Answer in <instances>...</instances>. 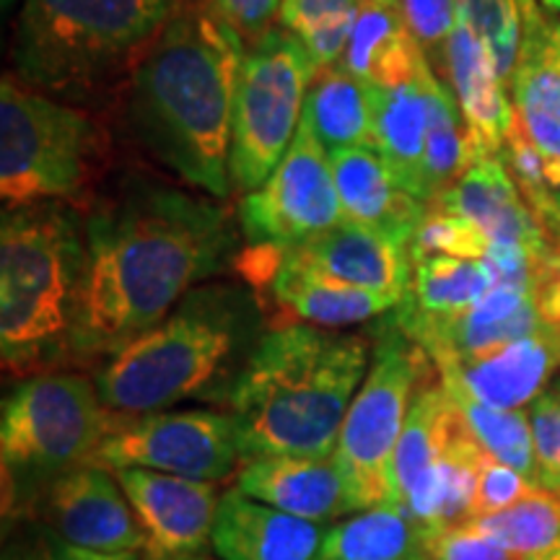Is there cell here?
I'll list each match as a JSON object with an SVG mask.
<instances>
[{"label":"cell","instance_id":"cell-1","mask_svg":"<svg viewBox=\"0 0 560 560\" xmlns=\"http://www.w3.org/2000/svg\"><path fill=\"white\" fill-rule=\"evenodd\" d=\"M240 215L210 195L125 177L86 213V278L73 335L75 366L104 359L151 330L192 289L242 255Z\"/></svg>","mask_w":560,"mask_h":560},{"label":"cell","instance_id":"cell-2","mask_svg":"<svg viewBox=\"0 0 560 560\" xmlns=\"http://www.w3.org/2000/svg\"><path fill=\"white\" fill-rule=\"evenodd\" d=\"M244 52L247 42L200 0H179L130 75L128 122L138 143L215 200L234 190L231 122Z\"/></svg>","mask_w":560,"mask_h":560},{"label":"cell","instance_id":"cell-3","mask_svg":"<svg viewBox=\"0 0 560 560\" xmlns=\"http://www.w3.org/2000/svg\"><path fill=\"white\" fill-rule=\"evenodd\" d=\"M268 330L262 301L249 283L208 280L159 325L104 359L94 369L96 389L117 416L187 402L229 408Z\"/></svg>","mask_w":560,"mask_h":560},{"label":"cell","instance_id":"cell-4","mask_svg":"<svg viewBox=\"0 0 560 560\" xmlns=\"http://www.w3.org/2000/svg\"><path fill=\"white\" fill-rule=\"evenodd\" d=\"M371 350V332L306 322L270 327L229 405L244 462L276 454H335L350 402L366 380Z\"/></svg>","mask_w":560,"mask_h":560},{"label":"cell","instance_id":"cell-5","mask_svg":"<svg viewBox=\"0 0 560 560\" xmlns=\"http://www.w3.org/2000/svg\"><path fill=\"white\" fill-rule=\"evenodd\" d=\"M86 278V213L70 202L3 210L0 353L16 380L75 369L73 335Z\"/></svg>","mask_w":560,"mask_h":560},{"label":"cell","instance_id":"cell-6","mask_svg":"<svg viewBox=\"0 0 560 560\" xmlns=\"http://www.w3.org/2000/svg\"><path fill=\"white\" fill-rule=\"evenodd\" d=\"M179 0H24L13 75L52 100H91L132 70Z\"/></svg>","mask_w":560,"mask_h":560},{"label":"cell","instance_id":"cell-7","mask_svg":"<svg viewBox=\"0 0 560 560\" xmlns=\"http://www.w3.org/2000/svg\"><path fill=\"white\" fill-rule=\"evenodd\" d=\"M107 140L94 117L52 100L13 73L0 83V198L3 210L34 202L94 200Z\"/></svg>","mask_w":560,"mask_h":560},{"label":"cell","instance_id":"cell-8","mask_svg":"<svg viewBox=\"0 0 560 560\" xmlns=\"http://www.w3.org/2000/svg\"><path fill=\"white\" fill-rule=\"evenodd\" d=\"M117 412L104 405L94 376L73 369L19 380L3 400V514L16 516L42 482L96 462Z\"/></svg>","mask_w":560,"mask_h":560},{"label":"cell","instance_id":"cell-9","mask_svg":"<svg viewBox=\"0 0 560 560\" xmlns=\"http://www.w3.org/2000/svg\"><path fill=\"white\" fill-rule=\"evenodd\" d=\"M371 340L374 350L366 380L350 402L335 446V459L355 511L397 503V446L420 387L439 374L429 353L392 319V314L376 319Z\"/></svg>","mask_w":560,"mask_h":560},{"label":"cell","instance_id":"cell-10","mask_svg":"<svg viewBox=\"0 0 560 560\" xmlns=\"http://www.w3.org/2000/svg\"><path fill=\"white\" fill-rule=\"evenodd\" d=\"M317 73L306 47L276 26L247 45L231 122V185L252 192L285 156Z\"/></svg>","mask_w":560,"mask_h":560},{"label":"cell","instance_id":"cell-11","mask_svg":"<svg viewBox=\"0 0 560 560\" xmlns=\"http://www.w3.org/2000/svg\"><path fill=\"white\" fill-rule=\"evenodd\" d=\"M96 465L107 470L143 467L179 478L221 482L242 470L244 452L229 408H172L117 416Z\"/></svg>","mask_w":560,"mask_h":560},{"label":"cell","instance_id":"cell-12","mask_svg":"<svg viewBox=\"0 0 560 560\" xmlns=\"http://www.w3.org/2000/svg\"><path fill=\"white\" fill-rule=\"evenodd\" d=\"M240 226L247 247L283 255L325 234L346 219L330 164V151L312 122L301 117L296 138L265 179L240 202Z\"/></svg>","mask_w":560,"mask_h":560},{"label":"cell","instance_id":"cell-13","mask_svg":"<svg viewBox=\"0 0 560 560\" xmlns=\"http://www.w3.org/2000/svg\"><path fill=\"white\" fill-rule=\"evenodd\" d=\"M19 514L39 522L50 537L86 550H145V535L120 480L96 462L42 482L26 495Z\"/></svg>","mask_w":560,"mask_h":560},{"label":"cell","instance_id":"cell-14","mask_svg":"<svg viewBox=\"0 0 560 560\" xmlns=\"http://www.w3.org/2000/svg\"><path fill=\"white\" fill-rule=\"evenodd\" d=\"M115 475L145 535V560H174L208 550L223 499L219 482L143 467H122Z\"/></svg>","mask_w":560,"mask_h":560},{"label":"cell","instance_id":"cell-15","mask_svg":"<svg viewBox=\"0 0 560 560\" xmlns=\"http://www.w3.org/2000/svg\"><path fill=\"white\" fill-rule=\"evenodd\" d=\"M522 42L509 91L514 120L540 153L545 177L560 190V19L540 5V0H520Z\"/></svg>","mask_w":560,"mask_h":560},{"label":"cell","instance_id":"cell-16","mask_svg":"<svg viewBox=\"0 0 560 560\" xmlns=\"http://www.w3.org/2000/svg\"><path fill=\"white\" fill-rule=\"evenodd\" d=\"M389 314L429 353L433 366L501 348L506 342L540 330L545 325L540 310H537L535 293L503 283L459 314L433 317V314L408 312L402 306H397Z\"/></svg>","mask_w":560,"mask_h":560},{"label":"cell","instance_id":"cell-17","mask_svg":"<svg viewBox=\"0 0 560 560\" xmlns=\"http://www.w3.org/2000/svg\"><path fill=\"white\" fill-rule=\"evenodd\" d=\"M558 369L560 327L548 322L501 348L436 363L446 389L501 410H527L556 380Z\"/></svg>","mask_w":560,"mask_h":560},{"label":"cell","instance_id":"cell-18","mask_svg":"<svg viewBox=\"0 0 560 560\" xmlns=\"http://www.w3.org/2000/svg\"><path fill=\"white\" fill-rule=\"evenodd\" d=\"M446 86L459 104L462 120L470 132L475 161L499 159L514 122V107L509 100V83L501 75L499 62L470 24L465 13H457V24L444 47Z\"/></svg>","mask_w":560,"mask_h":560},{"label":"cell","instance_id":"cell-19","mask_svg":"<svg viewBox=\"0 0 560 560\" xmlns=\"http://www.w3.org/2000/svg\"><path fill=\"white\" fill-rule=\"evenodd\" d=\"M429 206L475 223L493 247H520L537 257L550 252L540 219L501 159H478Z\"/></svg>","mask_w":560,"mask_h":560},{"label":"cell","instance_id":"cell-20","mask_svg":"<svg viewBox=\"0 0 560 560\" xmlns=\"http://www.w3.org/2000/svg\"><path fill=\"white\" fill-rule=\"evenodd\" d=\"M283 255L350 285L397 299L400 304L410 291L412 257L408 244L348 219Z\"/></svg>","mask_w":560,"mask_h":560},{"label":"cell","instance_id":"cell-21","mask_svg":"<svg viewBox=\"0 0 560 560\" xmlns=\"http://www.w3.org/2000/svg\"><path fill=\"white\" fill-rule=\"evenodd\" d=\"M236 488L249 499L317 524L355 514L335 454L330 457L276 454V457L247 459L236 472Z\"/></svg>","mask_w":560,"mask_h":560},{"label":"cell","instance_id":"cell-22","mask_svg":"<svg viewBox=\"0 0 560 560\" xmlns=\"http://www.w3.org/2000/svg\"><path fill=\"white\" fill-rule=\"evenodd\" d=\"M325 524L299 520L229 488L221 499L210 548L221 560H314Z\"/></svg>","mask_w":560,"mask_h":560},{"label":"cell","instance_id":"cell-23","mask_svg":"<svg viewBox=\"0 0 560 560\" xmlns=\"http://www.w3.org/2000/svg\"><path fill=\"white\" fill-rule=\"evenodd\" d=\"M330 164L346 219L384 231L410 247L429 206L405 190L387 161L369 145H355L330 151Z\"/></svg>","mask_w":560,"mask_h":560},{"label":"cell","instance_id":"cell-24","mask_svg":"<svg viewBox=\"0 0 560 560\" xmlns=\"http://www.w3.org/2000/svg\"><path fill=\"white\" fill-rule=\"evenodd\" d=\"M268 289L285 314L306 325L346 330L387 317L400 301L350 285L325 272L306 268L289 255H280Z\"/></svg>","mask_w":560,"mask_h":560},{"label":"cell","instance_id":"cell-25","mask_svg":"<svg viewBox=\"0 0 560 560\" xmlns=\"http://www.w3.org/2000/svg\"><path fill=\"white\" fill-rule=\"evenodd\" d=\"M433 66L429 60L410 81L380 89L371 149L387 161L405 190L423 200V159L429 138V94ZM425 202V200H423Z\"/></svg>","mask_w":560,"mask_h":560},{"label":"cell","instance_id":"cell-26","mask_svg":"<svg viewBox=\"0 0 560 560\" xmlns=\"http://www.w3.org/2000/svg\"><path fill=\"white\" fill-rule=\"evenodd\" d=\"M425 60L405 21L400 0H363L342 66L376 89H392L410 81Z\"/></svg>","mask_w":560,"mask_h":560},{"label":"cell","instance_id":"cell-27","mask_svg":"<svg viewBox=\"0 0 560 560\" xmlns=\"http://www.w3.org/2000/svg\"><path fill=\"white\" fill-rule=\"evenodd\" d=\"M380 89L363 81L342 62L319 68L306 94L304 117L312 122L327 151L369 145L374 136V115Z\"/></svg>","mask_w":560,"mask_h":560},{"label":"cell","instance_id":"cell-28","mask_svg":"<svg viewBox=\"0 0 560 560\" xmlns=\"http://www.w3.org/2000/svg\"><path fill=\"white\" fill-rule=\"evenodd\" d=\"M314 560H429L423 535L397 503L355 511L325 529Z\"/></svg>","mask_w":560,"mask_h":560},{"label":"cell","instance_id":"cell-29","mask_svg":"<svg viewBox=\"0 0 560 560\" xmlns=\"http://www.w3.org/2000/svg\"><path fill=\"white\" fill-rule=\"evenodd\" d=\"M499 285L495 270L488 260H465V257L429 255L412 262V280L402 310L418 314L467 312L482 296Z\"/></svg>","mask_w":560,"mask_h":560},{"label":"cell","instance_id":"cell-30","mask_svg":"<svg viewBox=\"0 0 560 560\" xmlns=\"http://www.w3.org/2000/svg\"><path fill=\"white\" fill-rule=\"evenodd\" d=\"M475 164V151L459 104L452 89L433 73L429 94V138L423 159V200L425 206L450 190L462 174Z\"/></svg>","mask_w":560,"mask_h":560},{"label":"cell","instance_id":"cell-31","mask_svg":"<svg viewBox=\"0 0 560 560\" xmlns=\"http://www.w3.org/2000/svg\"><path fill=\"white\" fill-rule=\"evenodd\" d=\"M465 524L503 545L516 560L545 556L560 548V493L537 486L514 506Z\"/></svg>","mask_w":560,"mask_h":560},{"label":"cell","instance_id":"cell-32","mask_svg":"<svg viewBox=\"0 0 560 560\" xmlns=\"http://www.w3.org/2000/svg\"><path fill=\"white\" fill-rule=\"evenodd\" d=\"M361 3L363 0H283L280 26L306 47L314 68H330L346 55Z\"/></svg>","mask_w":560,"mask_h":560},{"label":"cell","instance_id":"cell-33","mask_svg":"<svg viewBox=\"0 0 560 560\" xmlns=\"http://www.w3.org/2000/svg\"><path fill=\"white\" fill-rule=\"evenodd\" d=\"M450 392V389H446ZM457 405L467 431L482 446V452L493 459L511 465L537 482L535 441H532V423L527 410H501L482 405L462 392H450ZM540 486V482H537Z\"/></svg>","mask_w":560,"mask_h":560},{"label":"cell","instance_id":"cell-34","mask_svg":"<svg viewBox=\"0 0 560 560\" xmlns=\"http://www.w3.org/2000/svg\"><path fill=\"white\" fill-rule=\"evenodd\" d=\"M493 244L482 231L462 215L439 208H425L416 234L410 242L412 262L429 255L465 257V260H486Z\"/></svg>","mask_w":560,"mask_h":560},{"label":"cell","instance_id":"cell-35","mask_svg":"<svg viewBox=\"0 0 560 560\" xmlns=\"http://www.w3.org/2000/svg\"><path fill=\"white\" fill-rule=\"evenodd\" d=\"M457 9L486 39L503 79H511L522 42L520 0H457Z\"/></svg>","mask_w":560,"mask_h":560},{"label":"cell","instance_id":"cell-36","mask_svg":"<svg viewBox=\"0 0 560 560\" xmlns=\"http://www.w3.org/2000/svg\"><path fill=\"white\" fill-rule=\"evenodd\" d=\"M527 412L535 441L537 482L560 493V380H552Z\"/></svg>","mask_w":560,"mask_h":560},{"label":"cell","instance_id":"cell-37","mask_svg":"<svg viewBox=\"0 0 560 560\" xmlns=\"http://www.w3.org/2000/svg\"><path fill=\"white\" fill-rule=\"evenodd\" d=\"M535 488L537 482L527 478V475L486 454L478 472V486H475V499L467 522L499 514V511L514 506L516 501L524 499Z\"/></svg>","mask_w":560,"mask_h":560},{"label":"cell","instance_id":"cell-38","mask_svg":"<svg viewBox=\"0 0 560 560\" xmlns=\"http://www.w3.org/2000/svg\"><path fill=\"white\" fill-rule=\"evenodd\" d=\"M405 21L425 58L439 73L444 66V47L457 24V0H400Z\"/></svg>","mask_w":560,"mask_h":560},{"label":"cell","instance_id":"cell-39","mask_svg":"<svg viewBox=\"0 0 560 560\" xmlns=\"http://www.w3.org/2000/svg\"><path fill=\"white\" fill-rule=\"evenodd\" d=\"M423 550L429 560H516L503 545L465 522L423 535Z\"/></svg>","mask_w":560,"mask_h":560},{"label":"cell","instance_id":"cell-40","mask_svg":"<svg viewBox=\"0 0 560 560\" xmlns=\"http://www.w3.org/2000/svg\"><path fill=\"white\" fill-rule=\"evenodd\" d=\"M210 16L231 26L247 45H255L270 30H276L283 0H200Z\"/></svg>","mask_w":560,"mask_h":560},{"label":"cell","instance_id":"cell-41","mask_svg":"<svg viewBox=\"0 0 560 560\" xmlns=\"http://www.w3.org/2000/svg\"><path fill=\"white\" fill-rule=\"evenodd\" d=\"M535 301L540 317L548 325L560 327V236L550 240V252L537 272Z\"/></svg>","mask_w":560,"mask_h":560},{"label":"cell","instance_id":"cell-42","mask_svg":"<svg viewBox=\"0 0 560 560\" xmlns=\"http://www.w3.org/2000/svg\"><path fill=\"white\" fill-rule=\"evenodd\" d=\"M47 540V560H140L138 552H100L86 550L79 545L62 542L58 537H45Z\"/></svg>","mask_w":560,"mask_h":560},{"label":"cell","instance_id":"cell-43","mask_svg":"<svg viewBox=\"0 0 560 560\" xmlns=\"http://www.w3.org/2000/svg\"><path fill=\"white\" fill-rule=\"evenodd\" d=\"M529 560H560V548H558V550H550V552H545V556L529 558Z\"/></svg>","mask_w":560,"mask_h":560},{"label":"cell","instance_id":"cell-44","mask_svg":"<svg viewBox=\"0 0 560 560\" xmlns=\"http://www.w3.org/2000/svg\"><path fill=\"white\" fill-rule=\"evenodd\" d=\"M174 560H210L208 552H200V556H187V558H174Z\"/></svg>","mask_w":560,"mask_h":560},{"label":"cell","instance_id":"cell-45","mask_svg":"<svg viewBox=\"0 0 560 560\" xmlns=\"http://www.w3.org/2000/svg\"><path fill=\"white\" fill-rule=\"evenodd\" d=\"M558 52H560V30H558Z\"/></svg>","mask_w":560,"mask_h":560},{"label":"cell","instance_id":"cell-46","mask_svg":"<svg viewBox=\"0 0 560 560\" xmlns=\"http://www.w3.org/2000/svg\"><path fill=\"white\" fill-rule=\"evenodd\" d=\"M556 198H558V208H560V190L556 192Z\"/></svg>","mask_w":560,"mask_h":560},{"label":"cell","instance_id":"cell-47","mask_svg":"<svg viewBox=\"0 0 560 560\" xmlns=\"http://www.w3.org/2000/svg\"><path fill=\"white\" fill-rule=\"evenodd\" d=\"M11 3V0H3V5H9Z\"/></svg>","mask_w":560,"mask_h":560}]
</instances>
